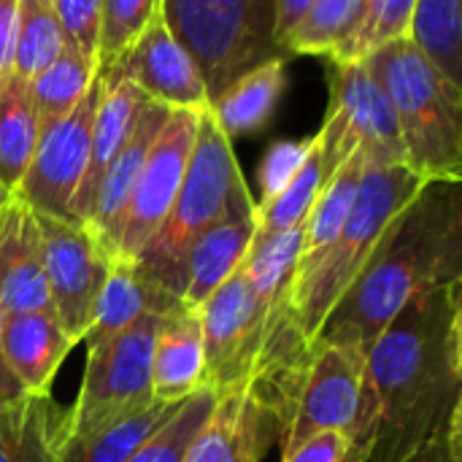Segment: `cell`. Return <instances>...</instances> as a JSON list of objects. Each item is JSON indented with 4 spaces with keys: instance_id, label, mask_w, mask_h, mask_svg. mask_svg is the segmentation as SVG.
<instances>
[{
    "instance_id": "6",
    "label": "cell",
    "mask_w": 462,
    "mask_h": 462,
    "mask_svg": "<svg viewBox=\"0 0 462 462\" xmlns=\"http://www.w3.org/2000/svg\"><path fill=\"white\" fill-rule=\"evenodd\" d=\"M160 14L195 60L208 106L257 65L287 60L273 35L276 0H162Z\"/></svg>"
},
{
    "instance_id": "30",
    "label": "cell",
    "mask_w": 462,
    "mask_h": 462,
    "mask_svg": "<svg viewBox=\"0 0 462 462\" xmlns=\"http://www.w3.org/2000/svg\"><path fill=\"white\" fill-rule=\"evenodd\" d=\"M365 0H314L300 22L282 41V51L292 54H333L355 32Z\"/></svg>"
},
{
    "instance_id": "14",
    "label": "cell",
    "mask_w": 462,
    "mask_h": 462,
    "mask_svg": "<svg viewBox=\"0 0 462 462\" xmlns=\"http://www.w3.org/2000/svg\"><path fill=\"white\" fill-rule=\"evenodd\" d=\"M97 76L103 81H130L149 100L168 108L198 114L208 108L203 76L189 51L165 24L162 14H157L106 70H97Z\"/></svg>"
},
{
    "instance_id": "26",
    "label": "cell",
    "mask_w": 462,
    "mask_h": 462,
    "mask_svg": "<svg viewBox=\"0 0 462 462\" xmlns=\"http://www.w3.org/2000/svg\"><path fill=\"white\" fill-rule=\"evenodd\" d=\"M181 403V401H179ZM179 403L154 401L81 439L62 441L57 462H127L130 455L176 411Z\"/></svg>"
},
{
    "instance_id": "21",
    "label": "cell",
    "mask_w": 462,
    "mask_h": 462,
    "mask_svg": "<svg viewBox=\"0 0 462 462\" xmlns=\"http://www.w3.org/2000/svg\"><path fill=\"white\" fill-rule=\"evenodd\" d=\"M176 306H181V300L162 284L149 279L133 260L114 257L95 306L92 325L81 341L87 344V349L100 346L143 314H168Z\"/></svg>"
},
{
    "instance_id": "9",
    "label": "cell",
    "mask_w": 462,
    "mask_h": 462,
    "mask_svg": "<svg viewBox=\"0 0 462 462\" xmlns=\"http://www.w3.org/2000/svg\"><path fill=\"white\" fill-rule=\"evenodd\" d=\"M325 179L355 152L368 165H406V146L395 111L363 62H338L330 111L317 133Z\"/></svg>"
},
{
    "instance_id": "2",
    "label": "cell",
    "mask_w": 462,
    "mask_h": 462,
    "mask_svg": "<svg viewBox=\"0 0 462 462\" xmlns=\"http://www.w3.org/2000/svg\"><path fill=\"white\" fill-rule=\"evenodd\" d=\"M452 282H462V181L430 179L387 225L317 341L368 349L414 295Z\"/></svg>"
},
{
    "instance_id": "38",
    "label": "cell",
    "mask_w": 462,
    "mask_h": 462,
    "mask_svg": "<svg viewBox=\"0 0 462 462\" xmlns=\"http://www.w3.org/2000/svg\"><path fill=\"white\" fill-rule=\"evenodd\" d=\"M282 462H368V455L346 433L325 430L292 447Z\"/></svg>"
},
{
    "instance_id": "17",
    "label": "cell",
    "mask_w": 462,
    "mask_h": 462,
    "mask_svg": "<svg viewBox=\"0 0 462 462\" xmlns=\"http://www.w3.org/2000/svg\"><path fill=\"white\" fill-rule=\"evenodd\" d=\"M0 309L3 314L51 311L38 222L14 195L0 206Z\"/></svg>"
},
{
    "instance_id": "13",
    "label": "cell",
    "mask_w": 462,
    "mask_h": 462,
    "mask_svg": "<svg viewBox=\"0 0 462 462\" xmlns=\"http://www.w3.org/2000/svg\"><path fill=\"white\" fill-rule=\"evenodd\" d=\"M198 116H200L198 111L171 108L160 135L154 138L146 154L141 176L135 181V189H133V198L122 222L116 257L135 260L141 249L152 241V236L160 230V225L165 222L179 195L181 179L187 173V162H189L195 130H198Z\"/></svg>"
},
{
    "instance_id": "3",
    "label": "cell",
    "mask_w": 462,
    "mask_h": 462,
    "mask_svg": "<svg viewBox=\"0 0 462 462\" xmlns=\"http://www.w3.org/2000/svg\"><path fill=\"white\" fill-rule=\"evenodd\" d=\"M360 62L395 111L406 165L428 181H462V87L441 76L411 38L390 41Z\"/></svg>"
},
{
    "instance_id": "22",
    "label": "cell",
    "mask_w": 462,
    "mask_h": 462,
    "mask_svg": "<svg viewBox=\"0 0 462 462\" xmlns=\"http://www.w3.org/2000/svg\"><path fill=\"white\" fill-rule=\"evenodd\" d=\"M103 81V79H100ZM149 97L130 81H103V95L95 111L92 122V146H89V165L79 184V192L70 203V217L81 225H87L95 203L97 184L116 157V152L125 146L135 119L141 116Z\"/></svg>"
},
{
    "instance_id": "39",
    "label": "cell",
    "mask_w": 462,
    "mask_h": 462,
    "mask_svg": "<svg viewBox=\"0 0 462 462\" xmlns=\"http://www.w3.org/2000/svg\"><path fill=\"white\" fill-rule=\"evenodd\" d=\"M462 414H457L444 433H439L436 439H430L425 447H420L417 452L406 455L398 462H462V430H460Z\"/></svg>"
},
{
    "instance_id": "35",
    "label": "cell",
    "mask_w": 462,
    "mask_h": 462,
    "mask_svg": "<svg viewBox=\"0 0 462 462\" xmlns=\"http://www.w3.org/2000/svg\"><path fill=\"white\" fill-rule=\"evenodd\" d=\"M162 0H100L97 70H106L160 14Z\"/></svg>"
},
{
    "instance_id": "18",
    "label": "cell",
    "mask_w": 462,
    "mask_h": 462,
    "mask_svg": "<svg viewBox=\"0 0 462 462\" xmlns=\"http://www.w3.org/2000/svg\"><path fill=\"white\" fill-rule=\"evenodd\" d=\"M257 233L254 203L227 214L222 222L200 233L179 263V300L187 309H200L219 284H225L244 263Z\"/></svg>"
},
{
    "instance_id": "37",
    "label": "cell",
    "mask_w": 462,
    "mask_h": 462,
    "mask_svg": "<svg viewBox=\"0 0 462 462\" xmlns=\"http://www.w3.org/2000/svg\"><path fill=\"white\" fill-rule=\"evenodd\" d=\"M51 8L60 19L65 43L95 60L100 38V0H54Z\"/></svg>"
},
{
    "instance_id": "7",
    "label": "cell",
    "mask_w": 462,
    "mask_h": 462,
    "mask_svg": "<svg viewBox=\"0 0 462 462\" xmlns=\"http://www.w3.org/2000/svg\"><path fill=\"white\" fill-rule=\"evenodd\" d=\"M325 430L346 433L371 460L374 406L365 387V349L357 344L314 341L311 363L279 449L287 455L309 436Z\"/></svg>"
},
{
    "instance_id": "4",
    "label": "cell",
    "mask_w": 462,
    "mask_h": 462,
    "mask_svg": "<svg viewBox=\"0 0 462 462\" xmlns=\"http://www.w3.org/2000/svg\"><path fill=\"white\" fill-rule=\"evenodd\" d=\"M425 181L428 179L409 165H363L360 187L344 227L314 265L298 273L290 284V303L309 338L317 341L328 314L357 279L387 225Z\"/></svg>"
},
{
    "instance_id": "44",
    "label": "cell",
    "mask_w": 462,
    "mask_h": 462,
    "mask_svg": "<svg viewBox=\"0 0 462 462\" xmlns=\"http://www.w3.org/2000/svg\"><path fill=\"white\" fill-rule=\"evenodd\" d=\"M41 3H46V5H54V0H41Z\"/></svg>"
},
{
    "instance_id": "1",
    "label": "cell",
    "mask_w": 462,
    "mask_h": 462,
    "mask_svg": "<svg viewBox=\"0 0 462 462\" xmlns=\"http://www.w3.org/2000/svg\"><path fill=\"white\" fill-rule=\"evenodd\" d=\"M368 462H398L462 414V282L414 295L365 349Z\"/></svg>"
},
{
    "instance_id": "15",
    "label": "cell",
    "mask_w": 462,
    "mask_h": 462,
    "mask_svg": "<svg viewBox=\"0 0 462 462\" xmlns=\"http://www.w3.org/2000/svg\"><path fill=\"white\" fill-rule=\"evenodd\" d=\"M279 441L282 422L246 390H233L217 395V406L184 462H263Z\"/></svg>"
},
{
    "instance_id": "11",
    "label": "cell",
    "mask_w": 462,
    "mask_h": 462,
    "mask_svg": "<svg viewBox=\"0 0 462 462\" xmlns=\"http://www.w3.org/2000/svg\"><path fill=\"white\" fill-rule=\"evenodd\" d=\"M276 298L257 295L244 265H238V271L200 306L206 387L217 395L246 387L257 346L263 341L265 317Z\"/></svg>"
},
{
    "instance_id": "34",
    "label": "cell",
    "mask_w": 462,
    "mask_h": 462,
    "mask_svg": "<svg viewBox=\"0 0 462 462\" xmlns=\"http://www.w3.org/2000/svg\"><path fill=\"white\" fill-rule=\"evenodd\" d=\"M414 5L417 0H365L355 32L338 51L330 54L333 62H360L368 51L390 41L409 38Z\"/></svg>"
},
{
    "instance_id": "16",
    "label": "cell",
    "mask_w": 462,
    "mask_h": 462,
    "mask_svg": "<svg viewBox=\"0 0 462 462\" xmlns=\"http://www.w3.org/2000/svg\"><path fill=\"white\" fill-rule=\"evenodd\" d=\"M168 114H171L168 106L149 100L143 106L141 116L135 119L125 146L116 152V157L111 160V165L106 168V173H103V179L97 184L92 214L87 219V230L95 236V241L100 244V249L111 260L116 257V249H119L122 222H125V214H127L135 181L141 176L146 154H149L154 138L160 135Z\"/></svg>"
},
{
    "instance_id": "10",
    "label": "cell",
    "mask_w": 462,
    "mask_h": 462,
    "mask_svg": "<svg viewBox=\"0 0 462 462\" xmlns=\"http://www.w3.org/2000/svg\"><path fill=\"white\" fill-rule=\"evenodd\" d=\"M35 222L51 311L65 333L79 344L92 325L111 257L100 249L87 225L76 219L35 214Z\"/></svg>"
},
{
    "instance_id": "27",
    "label": "cell",
    "mask_w": 462,
    "mask_h": 462,
    "mask_svg": "<svg viewBox=\"0 0 462 462\" xmlns=\"http://www.w3.org/2000/svg\"><path fill=\"white\" fill-rule=\"evenodd\" d=\"M363 165H365L363 152H355L333 176L325 179V184L306 217V225H303V246H300L295 276L303 273L306 268H311L314 260L333 244V238L344 227V222L352 211L357 187H360Z\"/></svg>"
},
{
    "instance_id": "32",
    "label": "cell",
    "mask_w": 462,
    "mask_h": 462,
    "mask_svg": "<svg viewBox=\"0 0 462 462\" xmlns=\"http://www.w3.org/2000/svg\"><path fill=\"white\" fill-rule=\"evenodd\" d=\"M322 184H325V171H322L319 141L314 135V146L303 168L295 173V179L268 203H254V222H257L254 236H273V233H284V230L303 225Z\"/></svg>"
},
{
    "instance_id": "20",
    "label": "cell",
    "mask_w": 462,
    "mask_h": 462,
    "mask_svg": "<svg viewBox=\"0 0 462 462\" xmlns=\"http://www.w3.org/2000/svg\"><path fill=\"white\" fill-rule=\"evenodd\" d=\"M206 384L200 309L176 306L160 317L152 344V395L179 403Z\"/></svg>"
},
{
    "instance_id": "28",
    "label": "cell",
    "mask_w": 462,
    "mask_h": 462,
    "mask_svg": "<svg viewBox=\"0 0 462 462\" xmlns=\"http://www.w3.org/2000/svg\"><path fill=\"white\" fill-rule=\"evenodd\" d=\"M95 73H97V62L84 51H79L76 46L65 43L62 51L38 76L27 81L41 133L57 125L79 106V100L92 87Z\"/></svg>"
},
{
    "instance_id": "19",
    "label": "cell",
    "mask_w": 462,
    "mask_h": 462,
    "mask_svg": "<svg viewBox=\"0 0 462 462\" xmlns=\"http://www.w3.org/2000/svg\"><path fill=\"white\" fill-rule=\"evenodd\" d=\"M3 357L22 393L46 395L51 382L76 346L54 311L3 314Z\"/></svg>"
},
{
    "instance_id": "41",
    "label": "cell",
    "mask_w": 462,
    "mask_h": 462,
    "mask_svg": "<svg viewBox=\"0 0 462 462\" xmlns=\"http://www.w3.org/2000/svg\"><path fill=\"white\" fill-rule=\"evenodd\" d=\"M314 0H276V16H273V35L276 43L282 49V41L287 38V32L300 22V16L309 11Z\"/></svg>"
},
{
    "instance_id": "31",
    "label": "cell",
    "mask_w": 462,
    "mask_h": 462,
    "mask_svg": "<svg viewBox=\"0 0 462 462\" xmlns=\"http://www.w3.org/2000/svg\"><path fill=\"white\" fill-rule=\"evenodd\" d=\"M214 406L217 393L203 384L176 406V411L143 441V447H138L130 455L127 462H184L189 444L211 417Z\"/></svg>"
},
{
    "instance_id": "8",
    "label": "cell",
    "mask_w": 462,
    "mask_h": 462,
    "mask_svg": "<svg viewBox=\"0 0 462 462\" xmlns=\"http://www.w3.org/2000/svg\"><path fill=\"white\" fill-rule=\"evenodd\" d=\"M162 314H143L111 341L87 349L79 398L65 409L62 441L81 439L157 398L152 395V344Z\"/></svg>"
},
{
    "instance_id": "43",
    "label": "cell",
    "mask_w": 462,
    "mask_h": 462,
    "mask_svg": "<svg viewBox=\"0 0 462 462\" xmlns=\"http://www.w3.org/2000/svg\"><path fill=\"white\" fill-rule=\"evenodd\" d=\"M8 198H11V195H5V192H3V189H0V206H3V203H5V200H8Z\"/></svg>"
},
{
    "instance_id": "33",
    "label": "cell",
    "mask_w": 462,
    "mask_h": 462,
    "mask_svg": "<svg viewBox=\"0 0 462 462\" xmlns=\"http://www.w3.org/2000/svg\"><path fill=\"white\" fill-rule=\"evenodd\" d=\"M62 46L65 35L54 8L41 0H19L11 73L30 81L62 51Z\"/></svg>"
},
{
    "instance_id": "40",
    "label": "cell",
    "mask_w": 462,
    "mask_h": 462,
    "mask_svg": "<svg viewBox=\"0 0 462 462\" xmlns=\"http://www.w3.org/2000/svg\"><path fill=\"white\" fill-rule=\"evenodd\" d=\"M16 22H19V0H0V79L11 73Z\"/></svg>"
},
{
    "instance_id": "5",
    "label": "cell",
    "mask_w": 462,
    "mask_h": 462,
    "mask_svg": "<svg viewBox=\"0 0 462 462\" xmlns=\"http://www.w3.org/2000/svg\"><path fill=\"white\" fill-rule=\"evenodd\" d=\"M252 203L254 200L233 154V141L219 130L217 119L206 108L198 116L195 143L179 195L160 230L133 263L179 298L176 276L187 246L227 214Z\"/></svg>"
},
{
    "instance_id": "24",
    "label": "cell",
    "mask_w": 462,
    "mask_h": 462,
    "mask_svg": "<svg viewBox=\"0 0 462 462\" xmlns=\"http://www.w3.org/2000/svg\"><path fill=\"white\" fill-rule=\"evenodd\" d=\"M287 60H271L257 65L254 70L236 79L211 106V116L219 130L233 141L238 135L260 130L276 111L282 89L287 84Z\"/></svg>"
},
{
    "instance_id": "36",
    "label": "cell",
    "mask_w": 462,
    "mask_h": 462,
    "mask_svg": "<svg viewBox=\"0 0 462 462\" xmlns=\"http://www.w3.org/2000/svg\"><path fill=\"white\" fill-rule=\"evenodd\" d=\"M314 146V138H303V141H276L257 171V181H260V203H268L271 198H276L292 179L295 173L303 168L309 152Z\"/></svg>"
},
{
    "instance_id": "23",
    "label": "cell",
    "mask_w": 462,
    "mask_h": 462,
    "mask_svg": "<svg viewBox=\"0 0 462 462\" xmlns=\"http://www.w3.org/2000/svg\"><path fill=\"white\" fill-rule=\"evenodd\" d=\"M65 409L46 395L0 398V462H57Z\"/></svg>"
},
{
    "instance_id": "42",
    "label": "cell",
    "mask_w": 462,
    "mask_h": 462,
    "mask_svg": "<svg viewBox=\"0 0 462 462\" xmlns=\"http://www.w3.org/2000/svg\"><path fill=\"white\" fill-rule=\"evenodd\" d=\"M0 330H3V309H0ZM16 395H22V387L8 371V363L3 357V336H0V398H16Z\"/></svg>"
},
{
    "instance_id": "12",
    "label": "cell",
    "mask_w": 462,
    "mask_h": 462,
    "mask_svg": "<svg viewBox=\"0 0 462 462\" xmlns=\"http://www.w3.org/2000/svg\"><path fill=\"white\" fill-rule=\"evenodd\" d=\"M100 95H103V81L95 73V81L87 89V95L79 100V106L57 125L41 133L35 154L14 192V198L27 203L35 214L73 219L70 203L89 165L92 122Z\"/></svg>"
},
{
    "instance_id": "25",
    "label": "cell",
    "mask_w": 462,
    "mask_h": 462,
    "mask_svg": "<svg viewBox=\"0 0 462 462\" xmlns=\"http://www.w3.org/2000/svg\"><path fill=\"white\" fill-rule=\"evenodd\" d=\"M41 138L30 84L8 73L0 79V189L14 195Z\"/></svg>"
},
{
    "instance_id": "29",
    "label": "cell",
    "mask_w": 462,
    "mask_h": 462,
    "mask_svg": "<svg viewBox=\"0 0 462 462\" xmlns=\"http://www.w3.org/2000/svg\"><path fill=\"white\" fill-rule=\"evenodd\" d=\"M409 38L441 76L462 87V0H417Z\"/></svg>"
}]
</instances>
